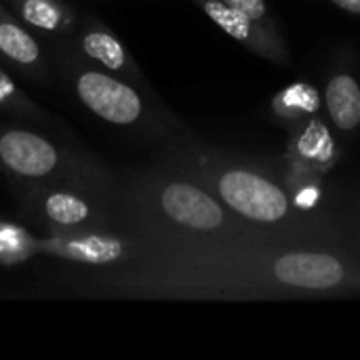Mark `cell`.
Masks as SVG:
<instances>
[{
    "label": "cell",
    "mask_w": 360,
    "mask_h": 360,
    "mask_svg": "<svg viewBox=\"0 0 360 360\" xmlns=\"http://www.w3.org/2000/svg\"><path fill=\"white\" fill-rule=\"evenodd\" d=\"M217 194L224 205L240 215L243 219L257 226H293L297 221L295 205L287 190L274 179L249 171V169H228L217 179Z\"/></svg>",
    "instance_id": "obj_1"
},
{
    "label": "cell",
    "mask_w": 360,
    "mask_h": 360,
    "mask_svg": "<svg viewBox=\"0 0 360 360\" xmlns=\"http://www.w3.org/2000/svg\"><path fill=\"white\" fill-rule=\"evenodd\" d=\"M202 11L209 15V19L221 27L228 36L238 40L243 46H247L251 53H255L262 59H268L276 65L289 68L291 65V51L281 34V30H270L255 19L247 17L238 8L226 4L224 0H198Z\"/></svg>",
    "instance_id": "obj_2"
},
{
    "label": "cell",
    "mask_w": 360,
    "mask_h": 360,
    "mask_svg": "<svg viewBox=\"0 0 360 360\" xmlns=\"http://www.w3.org/2000/svg\"><path fill=\"white\" fill-rule=\"evenodd\" d=\"M162 211L179 226L196 232H215L226 226V211L221 205L198 186L175 181L160 194Z\"/></svg>",
    "instance_id": "obj_3"
},
{
    "label": "cell",
    "mask_w": 360,
    "mask_h": 360,
    "mask_svg": "<svg viewBox=\"0 0 360 360\" xmlns=\"http://www.w3.org/2000/svg\"><path fill=\"white\" fill-rule=\"evenodd\" d=\"M78 97L91 108L97 116L114 124H131L141 114V99L139 95L99 72H86L78 78Z\"/></svg>",
    "instance_id": "obj_4"
},
{
    "label": "cell",
    "mask_w": 360,
    "mask_h": 360,
    "mask_svg": "<svg viewBox=\"0 0 360 360\" xmlns=\"http://www.w3.org/2000/svg\"><path fill=\"white\" fill-rule=\"evenodd\" d=\"M0 158L11 171L25 177H42L57 165L55 148L27 131L4 133L0 137Z\"/></svg>",
    "instance_id": "obj_5"
},
{
    "label": "cell",
    "mask_w": 360,
    "mask_h": 360,
    "mask_svg": "<svg viewBox=\"0 0 360 360\" xmlns=\"http://www.w3.org/2000/svg\"><path fill=\"white\" fill-rule=\"evenodd\" d=\"M325 103L333 127L352 133L360 127V82L350 72H338L325 86Z\"/></svg>",
    "instance_id": "obj_6"
},
{
    "label": "cell",
    "mask_w": 360,
    "mask_h": 360,
    "mask_svg": "<svg viewBox=\"0 0 360 360\" xmlns=\"http://www.w3.org/2000/svg\"><path fill=\"white\" fill-rule=\"evenodd\" d=\"M316 108H319V95L308 84L289 86L274 99V110L285 120H297L306 114H314Z\"/></svg>",
    "instance_id": "obj_7"
},
{
    "label": "cell",
    "mask_w": 360,
    "mask_h": 360,
    "mask_svg": "<svg viewBox=\"0 0 360 360\" xmlns=\"http://www.w3.org/2000/svg\"><path fill=\"white\" fill-rule=\"evenodd\" d=\"M120 253H122V247L118 245V240L97 238V236H89V238H82V240H72L70 245H65V255H70L76 262L105 264V262L118 259Z\"/></svg>",
    "instance_id": "obj_8"
},
{
    "label": "cell",
    "mask_w": 360,
    "mask_h": 360,
    "mask_svg": "<svg viewBox=\"0 0 360 360\" xmlns=\"http://www.w3.org/2000/svg\"><path fill=\"white\" fill-rule=\"evenodd\" d=\"M0 51L19 63H34L38 59V44L15 23H0Z\"/></svg>",
    "instance_id": "obj_9"
},
{
    "label": "cell",
    "mask_w": 360,
    "mask_h": 360,
    "mask_svg": "<svg viewBox=\"0 0 360 360\" xmlns=\"http://www.w3.org/2000/svg\"><path fill=\"white\" fill-rule=\"evenodd\" d=\"M82 49L93 59L101 61L110 70H120L124 65V51L116 38L105 32H91L82 40Z\"/></svg>",
    "instance_id": "obj_10"
},
{
    "label": "cell",
    "mask_w": 360,
    "mask_h": 360,
    "mask_svg": "<svg viewBox=\"0 0 360 360\" xmlns=\"http://www.w3.org/2000/svg\"><path fill=\"white\" fill-rule=\"evenodd\" d=\"M46 213L57 224L74 226V224H80V221H84L89 217V207L80 198L59 192V194H53L46 200Z\"/></svg>",
    "instance_id": "obj_11"
},
{
    "label": "cell",
    "mask_w": 360,
    "mask_h": 360,
    "mask_svg": "<svg viewBox=\"0 0 360 360\" xmlns=\"http://www.w3.org/2000/svg\"><path fill=\"white\" fill-rule=\"evenodd\" d=\"M23 17L38 27H57L59 25V11L49 0H27L23 4Z\"/></svg>",
    "instance_id": "obj_12"
},
{
    "label": "cell",
    "mask_w": 360,
    "mask_h": 360,
    "mask_svg": "<svg viewBox=\"0 0 360 360\" xmlns=\"http://www.w3.org/2000/svg\"><path fill=\"white\" fill-rule=\"evenodd\" d=\"M226 4L238 8L240 13H245L247 17L255 19L257 23L270 27V30H281L278 21L272 17L270 8H268V2L266 0H224Z\"/></svg>",
    "instance_id": "obj_13"
},
{
    "label": "cell",
    "mask_w": 360,
    "mask_h": 360,
    "mask_svg": "<svg viewBox=\"0 0 360 360\" xmlns=\"http://www.w3.org/2000/svg\"><path fill=\"white\" fill-rule=\"evenodd\" d=\"M15 97V84L11 82V78L0 70V105L6 103L8 99Z\"/></svg>",
    "instance_id": "obj_14"
},
{
    "label": "cell",
    "mask_w": 360,
    "mask_h": 360,
    "mask_svg": "<svg viewBox=\"0 0 360 360\" xmlns=\"http://www.w3.org/2000/svg\"><path fill=\"white\" fill-rule=\"evenodd\" d=\"M329 2L350 15H360V0H329Z\"/></svg>",
    "instance_id": "obj_15"
}]
</instances>
